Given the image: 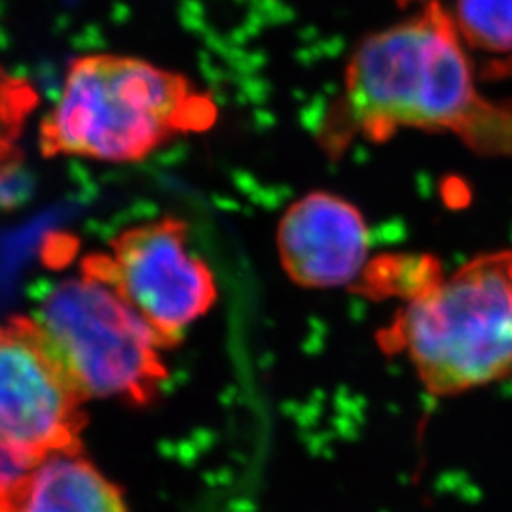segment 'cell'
I'll use <instances>...</instances> for the list:
<instances>
[{
  "label": "cell",
  "instance_id": "1",
  "mask_svg": "<svg viewBox=\"0 0 512 512\" xmlns=\"http://www.w3.org/2000/svg\"><path fill=\"white\" fill-rule=\"evenodd\" d=\"M332 120L330 148L408 128L454 133L480 154H512V105L478 93L456 19L439 2L359 44Z\"/></svg>",
  "mask_w": 512,
  "mask_h": 512
},
{
  "label": "cell",
  "instance_id": "7",
  "mask_svg": "<svg viewBox=\"0 0 512 512\" xmlns=\"http://www.w3.org/2000/svg\"><path fill=\"white\" fill-rule=\"evenodd\" d=\"M277 249L287 275L304 289H338L361 277L370 234L353 203L311 192L285 211L277 228Z\"/></svg>",
  "mask_w": 512,
  "mask_h": 512
},
{
  "label": "cell",
  "instance_id": "6",
  "mask_svg": "<svg viewBox=\"0 0 512 512\" xmlns=\"http://www.w3.org/2000/svg\"><path fill=\"white\" fill-rule=\"evenodd\" d=\"M88 403L31 317L0 323V435L33 458L82 450Z\"/></svg>",
  "mask_w": 512,
  "mask_h": 512
},
{
  "label": "cell",
  "instance_id": "11",
  "mask_svg": "<svg viewBox=\"0 0 512 512\" xmlns=\"http://www.w3.org/2000/svg\"><path fill=\"white\" fill-rule=\"evenodd\" d=\"M37 461L0 435V512L6 509Z\"/></svg>",
  "mask_w": 512,
  "mask_h": 512
},
{
  "label": "cell",
  "instance_id": "3",
  "mask_svg": "<svg viewBox=\"0 0 512 512\" xmlns=\"http://www.w3.org/2000/svg\"><path fill=\"white\" fill-rule=\"evenodd\" d=\"M385 336L439 399L512 376V249L439 275L406 300Z\"/></svg>",
  "mask_w": 512,
  "mask_h": 512
},
{
  "label": "cell",
  "instance_id": "4",
  "mask_svg": "<svg viewBox=\"0 0 512 512\" xmlns=\"http://www.w3.org/2000/svg\"><path fill=\"white\" fill-rule=\"evenodd\" d=\"M31 319L86 401L147 404L164 384L160 338L86 264L80 274L59 281Z\"/></svg>",
  "mask_w": 512,
  "mask_h": 512
},
{
  "label": "cell",
  "instance_id": "5",
  "mask_svg": "<svg viewBox=\"0 0 512 512\" xmlns=\"http://www.w3.org/2000/svg\"><path fill=\"white\" fill-rule=\"evenodd\" d=\"M84 264L114 285L164 349L177 346L219 298L211 268L190 249L188 226L173 217L131 226L107 255L88 256Z\"/></svg>",
  "mask_w": 512,
  "mask_h": 512
},
{
  "label": "cell",
  "instance_id": "2",
  "mask_svg": "<svg viewBox=\"0 0 512 512\" xmlns=\"http://www.w3.org/2000/svg\"><path fill=\"white\" fill-rule=\"evenodd\" d=\"M217 116L211 93L184 74L131 55H82L40 122L38 145L50 158L133 164L175 137L207 131Z\"/></svg>",
  "mask_w": 512,
  "mask_h": 512
},
{
  "label": "cell",
  "instance_id": "10",
  "mask_svg": "<svg viewBox=\"0 0 512 512\" xmlns=\"http://www.w3.org/2000/svg\"><path fill=\"white\" fill-rule=\"evenodd\" d=\"M456 25L471 46L512 50V0H458Z\"/></svg>",
  "mask_w": 512,
  "mask_h": 512
},
{
  "label": "cell",
  "instance_id": "8",
  "mask_svg": "<svg viewBox=\"0 0 512 512\" xmlns=\"http://www.w3.org/2000/svg\"><path fill=\"white\" fill-rule=\"evenodd\" d=\"M2 512H129L120 488L82 450L38 459Z\"/></svg>",
  "mask_w": 512,
  "mask_h": 512
},
{
  "label": "cell",
  "instance_id": "9",
  "mask_svg": "<svg viewBox=\"0 0 512 512\" xmlns=\"http://www.w3.org/2000/svg\"><path fill=\"white\" fill-rule=\"evenodd\" d=\"M38 103L37 88L27 78L10 73L0 65V190L18 175L19 139Z\"/></svg>",
  "mask_w": 512,
  "mask_h": 512
},
{
  "label": "cell",
  "instance_id": "12",
  "mask_svg": "<svg viewBox=\"0 0 512 512\" xmlns=\"http://www.w3.org/2000/svg\"><path fill=\"white\" fill-rule=\"evenodd\" d=\"M399 2H401V4H408V2H421V0H399ZM431 2H439V0H429V4H431Z\"/></svg>",
  "mask_w": 512,
  "mask_h": 512
}]
</instances>
